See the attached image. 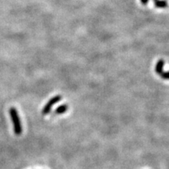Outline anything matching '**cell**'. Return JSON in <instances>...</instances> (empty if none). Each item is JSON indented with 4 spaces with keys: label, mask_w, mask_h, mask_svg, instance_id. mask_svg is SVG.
<instances>
[{
    "label": "cell",
    "mask_w": 169,
    "mask_h": 169,
    "mask_svg": "<svg viewBox=\"0 0 169 169\" xmlns=\"http://www.w3.org/2000/svg\"><path fill=\"white\" fill-rule=\"evenodd\" d=\"M164 66V60H163V59H160V60H158V62H157L156 64V67H155V70H156V72L157 73V74H160L161 73L164 72L163 71Z\"/></svg>",
    "instance_id": "3"
},
{
    "label": "cell",
    "mask_w": 169,
    "mask_h": 169,
    "mask_svg": "<svg viewBox=\"0 0 169 169\" xmlns=\"http://www.w3.org/2000/svg\"><path fill=\"white\" fill-rule=\"evenodd\" d=\"M67 106L66 104H63V105H60L59 106H58L57 108H56V113H57V114H62V113H65V112L67 110Z\"/></svg>",
    "instance_id": "4"
},
{
    "label": "cell",
    "mask_w": 169,
    "mask_h": 169,
    "mask_svg": "<svg viewBox=\"0 0 169 169\" xmlns=\"http://www.w3.org/2000/svg\"><path fill=\"white\" fill-rule=\"evenodd\" d=\"M148 1H149V0H141V2H142V4H144V5H146V4H147Z\"/></svg>",
    "instance_id": "6"
},
{
    "label": "cell",
    "mask_w": 169,
    "mask_h": 169,
    "mask_svg": "<svg viewBox=\"0 0 169 169\" xmlns=\"http://www.w3.org/2000/svg\"><path fill=\"white\" fill-rule=\"evenodd\" d=\"M157 1H158V0H153V2H154V3H156V2H157Z\"/></svg>",
    "instance_id": "7"
},
{
    "label": "cell",
    "mask_w": 169,
    "mask_h": 169,
    "mask_svg": "<svg viewBox=\"0 0 169 169\" xmlns=\"http://www.w3.org/2000/svg\"><path fill=\"white\" fill-rule=\"evenodd\" d=\"M9 114H10L11 120L13 121V129L16 135H20L22 133V125L20 122V116L18 114L17 110L14 107H12L9 109Z\"/></svg>",
    "instance_id": "1"
},
{
    "label": "cell",
    "mask_w": 169,
    "mask_h": 169,
    "mask_svg": "<svg viewBox=\"0 0 169 169\" xmlns=\"http://www.w3.org/2000/svg\"><path fill=\"white\" fill-rule=\"evenodd\" d=\"M60 99H61V96H60V95H56V96H54V97H52V99H49V100L48 101V102L45 105L43 109H42L41 113H42L43 115H46V114H48V113L50 112L52 106H53L54 104L57 103L58 102H59Z\"/></svg>",
    "instance_id": "2"
},
{
    "label": "cell",
    "mask_w": 169,
    "mask_h": 169,
    "mask_svg": "<svg viewBox=\"0 0 169 169\" xmlns=\"http://www.w3.org/2000/svg\"><path fill=\"white\" fill-rule=\"evenodd\" d=\"M160 77L164 78V79H169V71L161 73V74H160Z\"/></svg>",
    "instance_id": "5"
}]
</instances>
